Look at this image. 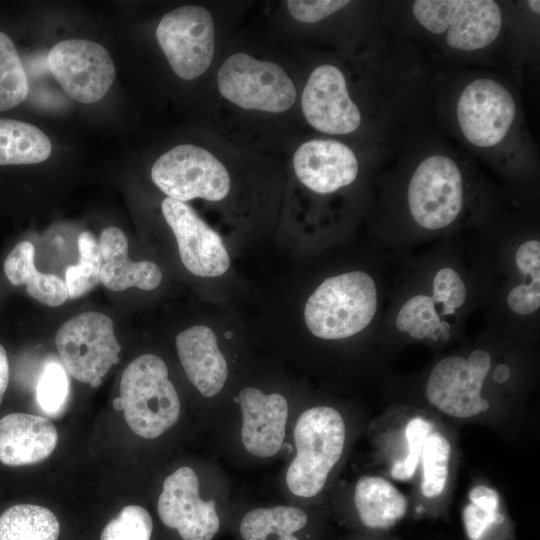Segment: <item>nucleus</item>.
Listing matches in <instances>:
<instances>
[{
    "label": "nucleus",
    "instance_id": "obj_12",
    "mask_svg": "<svg viewBox=\"0 0 540 540\" xmlns=\"http://www.w3.org/2000/svg\"><path fill=\"white\" fill-rule=\"evenodd\" d=\"M151 178L167 197L187 202L196 198L217 202L230 192L225 165L209 150L193 144L175 146L153 164Z\"/></svg>",
    "mask_w": 540,
    "mask_h": 540
},
{
    "label": "nucleus",
    "instance_id": "obj_9",
    "mask_svg": "<svg viewBox=\"0 0 540 540\" xmlns=\"http://www.w3.org/2000/svg\"><path fill=\"white\" fill-rule=\"evenodd\" d=\"M120 398L130 429L145 439L161 436L180 416V400L168 377L165 362L157 355L143 354L124 370Z\"/></svg>",
    "mask_w": 540,
    "mask_h": 540
},
{
    "label": "nucleus",
    "instance_id": "obj_18",
    "mask_svg": "<svg viewBox=\"0 0 540 540\" xmlns=\"http://www.w3.org/2000/svg\"><path fill=\"white\" fill-rule=\"evenodd\" d=\"M293 168L302 185L322 196L333 195L352 186L361 171L354 150L332 138L303 142L293 155Z\"/></svg>",
    "mask_w": 540,
    "mask_h": 540
},
{
    "label": "nucleus",
    "instance_id": "obj_29",
    "mask_svg": "<svg viewBox=\"0 0 540 540\" xmlns=\"http://www.w3.org/2000/svg\"><path fill=\"white\" fill-rule=\"evenodd\" d=\"M54 513L35 504H16L0 515V540H58Z\"/></svg>",
    "mask_w": 540,
    "mask_h": 540
},
{
    "label": "nucleus",
    "instance_id": "obj_19",
    "mask_svg": "<svg viewBox=\"0 0 540 540\" xmlns=\"http://www.w3.org/2000/svg\"><path fill=\"white\" fill-rule=\"evenodd\" d=\"M238 402L242 413L241 439L253 456L272 457L281 449L286 432L288 402L279 393L266 394L247 386L241 389Z\"/></svg>",
    "mask_w": 540,
    "mask_h": 540
},
{
    "label": "nucleus",
    "instance_id": "obj_26",
    "mask_svg": "<svg viewBox=\"0 0 540 540\" xmlns=\"http://www.w3.org/2000/svg\"><path fill=\"white\" fill-rule=\"evenodd\" d=\"M455 447L448 433L438 424L426 436L417 472L418 495L436 502L448 493Z\"/></svg>",
    "mask_w": 540,
    "mask_h": 540
},
{
    "label": "nucleus",
    "instance_id": "obj_31",
    "mask_svg": "<svg viewBox=\"0 0 540 540\" xmlns=\"http://www.w3.org/2000/svg\"><path fill=\"white\" fill-rule=\"evenodd\" d=\"M79 262L68 266L65 272V284L69 298H78L88 293L100 281L102 256L99 242L88 231L78 237Z\"/></svg>",
    "mask_w": 540,
    "mask_h": 540
},
{
    "label": "nucleus",
    "instance_id": "obj_32",
    "mask_svg": "<svg viewBox=\"0 0 540 540\" xmlns=\"http://www.w3.org/2000/svg\"><path fill=\"white\" fill-rule=\"evenodd\" d=\"M28 91L27 75L15 44L0 32V111L18 106Z\"/></svg>",
    "mask_w": 540,
    "mask_h": 540
},
{
    "label": "nucleus",
    "instance_id": "obj_30",
    "mask_svg": "<svg viewBox=\"0 0 540 540\" xmlns=\"http://www.w3.org/2000/svg\"><path fill=\"white\" fill-rule=\"evenodd\" d=\"M505 516L498 491L488 485L472 487L468 503L463 509L464 530L469 540H484L496 527L502 525Z\"/></svg>",
    "mask_w": 540,
    "mask_h": 540
},
{
    "label": "nucleus",
    "instance_id": "obj_38",
    "mask_svg": "<svg viewBox=\"0 0 540 540\" xmlns=\"http://www.w3.org/2000/svg\"><path fill=\"white\" fill-rule=\"evenodd\" d=\"M113 407H114L115 410H123L124 405H123V401H122V399L120 397L115 398L113 400Z\"/></svg>",
    "mask_w": 540,
    "mask_h": 540
},
{
    "label": "nucleus",
    "instance_id": "obj_8",
    "mask_svg": "<svg viewBox=\"0 0 540 540\" xmlns=\"http://www.w3.org/2000/svg\"><path fill=\"white\" fill-rule=\"evenodd\" d=\"M410 11L418 26L453 52L484 51L504 29V11L493 0H416Z\"/></svg>",
    "mask_w": 540,
    "mask_h": 540
},
{
    "label": "nucleus",
    "instance_id": "obj_10",
    "mask_svg": "<svg viewBox=\"0 0 540 540\" xmlns=\"http://www.w3.org/2000/svg\"><path fill=\"white\" fill-rule=\"evenodd\" d=\"M217 86L232 104L267 113L287 111L297 95L293 80L280 65L244 52L234 53L222 63Z\"/></svg>",
    "mask_w": 540,
    "mask_h": 540
},
{
    "label": "nucleus",
    "instance_id": "obj_6",
    "mask_svg": "<svg viewBox=\"0 0 540 540\" xmlns=\"http://www.w3.org/2000/svg\"><path fill=\"white\" fill-rule=\"evenodd\" d=\"M395 264L396 255L374 246L363 265L324 277L304 305L309 333L329 343L364 339L385 357L380 336Z\"/></svg>",
    "mask_w": 540,
    "mask_h": 540
},
{
    "label": "nucleus",
    "instance_id": "obj_3",
    "mask_svg": "<svg viewBox=\"0 0 540 540\" xmlns=\"http://www.w3.org/2000/svg\"><path fill=\"white\" fill-rule=\"evenodd\" d=\"M539 341L486 326L438 353L416 380L427 407L458 422H477L521 401L534 386Z\"/></svg>",
    "mask_w": 540,
    "mask_h": 540
},
{
    "label": "nucleus",
    "instance_id": "obj_34",
    "mask_svg": "<svg viewBox=\"0 0 540 540\" xmlns=\"http://www.w3.org/2000/svg\"><path fill=\"white\" fill-rule=\"evenodd\" d=\"M153 520L139 505H128L102 530L100 540H151Z\"/></svg>",
    "mask_w": 540,
    "mask_h": 540
},
{
    "label": "nucleus",
    "instance_id": "obj_24",
    "mask_svg": "<svg viewBox=\"0 0 540 540\" xmlns=\"http://www.w3.org/2000/svg\"><path fill=\"white\" fill-rule=\"evenodd\" d=\"M354 507L361 524L371 530H388L408 511V499L394 483L381 475L367 474L355 483Z\"/></svg>",
    "mask_w": 540,
    "mask_h": 540
},
{
    "label": "nucleus",
    "instance_id": "obj_36",
    "mask_svg": "<svg viewBox=\"0 0 540 540\" xmlns=\"http://www.w3.org/2000/svg\"><path fill=\"white\" fill-rule=\"evenodd\" d=\"M9 383V361L6 350L0 344V405Z\"/></svg>",
    "mask_w": 540,
    "mask_h": 540
},
{
    "label": "nucleus",
    "instance_id": "obj_20",
    "mask_svg": "<svg viewBox=\"0 0 540 540\" xmlns=\"http://www.w3.org/2000/svg\"><path fill=\"white\" fill-rule=\"evenodd\" d=\"M176 349L188 380L201 395L210 398L222 391L228 365L210 327L195 325L183 330L176 337Z\"/></svg>",
    "mask_w": 540,
    "mask_h": 540
},
{
    "label": "nucleus",
    "instance_id": "obj_4",
    "mask_svg": "<svg viewBox=\"0 0 540 540\" xmlns=\"http://www.w3.org/2000/svg\"><path fill=\"white\" fill-rule=\"evenodd\" d=\"M486 326L539 341L538 200L513 203L493 222L462 233Z\"/></svg>",
    "mask_w": 540,
    "mask_h": 540
},
{
    "label": "nucleus",
    "instance_id": "obj_22",
    "mask_svg": "<svg viewBox=\"0 0 540 540\" xmlns=\"http://www.w3.org/2000/svg\"><path fill=\"white\" fill-rule=\"evenodd\" d=\"M58 432L47 418L12 413L0 419V462L18 467L39 463L55 449Z\"/></svg>",
    "mask_w": 540,
    "mask_h": 540
},
{
    "label": "nucleus",
    "instance_id": "obj_15",
    "mask_svg": "<svg viewBox=\"0 0 540 540\" xmlns=\"http://www.w3.org/2000/svg\"><path fill=\"white\" fill-rule=\"evenodd\" d=\"M306 122L323 134L346 136L358 132L364 115L352 101L342 68L322 63L310 73L301 95Z\"/></svg>",
    "mask_w": 540,
    "mask_h": 540
},
{
    "label": "nucleus",
    "instance_id": "obj_11",
    "mask_svg": "<svg viewBox=\"0 0 540 540\" xmlns=\"http://www.w3.org/2000/svg\"><path fill=\"white\" fill-rule=\"evenodd\" d=\"M55 344L65 370L92 387L99 386L119 362L121 346L113 322L100 312H84L66 321L56 333Z\"/></svg>",
    "mask_w": 540,
    "mask_h": 540
},
{
    "label": "nucleus",
    "instance_id": "obj_14",
    "mask_svg": "<svg viewBox=\"0 0 540 540\" xmlns=\"http://www.w3.org/2000/svg\"><path fill=\"white\" fill-rule=\"evenodd\" d=\"M48 67L61 88L73 100L94 103L109 91L115 66L108 51L96 42L68 39L52 47Z\"/></svg>",
    "mask_w": 540,
    "mask_h": 540
},
{
    "label": "nucleus",
    "instance_id": "obj_25",
    "mask_svg": "<svg viewBox=\"0 0 540 540\" xmlns=\"http://www.w3.org/2000/svg\"><path fill=\"white\" fill-rule=\"evenodd\" d=\"M32 243L22 241L8 254L4 272L14 286L26 285L27 293L38 302L56 307L68 298L65 282L54 274L39 272L34 264Z\"/></svg>",
    "mask_w": 540,
    "mask_h": 540
},
{
    "label": "nucleus",
    "instance_id": "obj_5",
    "mask_svg": "<svg viewBox=\"0 0 540 540\" xmlns=\"http://www.w3.org/2000/svg\"><path fill=\"white\" fill-rule=\"evenodd\" d=\"M448 95V121L458 138L508 185L514 200H536L535 164L528 152L520 100L512 84L490 73L461 77Z\"/></svg>",
    "mask_w": 540,
    "mask_h": 540
},
{
    "label": "nucleus",
    "instance_id": "obj_35",
    "mask_svg": "<svg viewBox=\"0 0 540 540\" xmlns=\"http://www.w3.org/2000/svg\"><path fill=\"white\" fill-rule=\"evenodd\" d=\"M350 4L346 0H288L287 9L290 15L297 21L312 24L322 21Z\"/></svg>",
    "mask_w": 540,
    "mask_h": 540
},
{
    "label": "nucleus",
    "instance_id": "obj_13",
    "mask_svg": "<svg viewBox=\"0 0 540 540\" xmlns=\"http://www.w3.org/2000/svg\"><path fill=\"white\" fill-rule=\"evenodd\" d=\"M156 39L174 73L183 80L196 79L214 57L213 17L203 6H181L161 18Z\"/></svg>",
    "mask_w": 540,
    "mask_h": 540
},
{
    "label": "nucleus",
    "instance_id": "obj_21",
    "mask_svg": "<svg viewBox=\"0 0 540 540\" xmlns=\"http://www.w3.org/2000/svg\"><path fill=\"white\" fill-rule=\"evenodd\" d=\"M407 413L386 428L381 444L388 475L403 482L416 477L426 436L437 424L427 411L408 406Z\"/></svg>",
    "mask_w": 540,
    "mask_h": 540
},
{
    "label": "nucleus",
    "instance_id": "obj_1",
    "mask_svg": "<svg viewBox=\"0 0 540 540\" xmlns=\"http://www.w3.org/2000/svg\"><path fill=\"white\" fill-rule=\"evenodd\" d=\"M514 202L456 150L420 146L380 175L371 244L392 254L411 252L487 225Z\"/></svg>",
    "mask_w": 540,
    "mask_h": 540
},
{
    "label": "nucleus",
    "instance_id": "obj_33",
    "mask_svg": "<svg viewBox=\"0 0 540 540\" xmlns=\"http://www.w3.org/2000/svg\"><path fill=\"white\" fill-rule=\"evenodd\" d=\"M70 394V380L61 364L50 361L39 377L36 387V401L43 413L58 417L66 409Z\"/></svg>",
    "mask_w": 540,
    "mask_h": 540
},
{
    "label": "nucleus",
    "instance_id": "obj_28",
    "mask_svg": "<svg viewBox=\"0 0 540 540\" xmlns=\"http://www.w3.org/2000/svg\"><path fill=\"white\" fill-rule=\"evenodd\" d=\"M52 145L36 126L0 118V165L35 164L48 159Z\"/></svg>",
    "mask_w": 540,
    "mask_h": 540
},
{
    "label": "nucleus",
    "instance_id": "obj_23",
    "mask_svg": "<svg viewBox=\"0 0 540 540\" xmlns=\"http://www.w3.org/2000/svg\"><path fill=\"white\" fill-rule=\"evenodd\" d=\"M102 256L101 283L112 291L130 287L150 291L162 281L160 267L152 261H131L128 257V241L118 227L105 228L99 238Z\"/></svg>",
    "mask_w": 540,
    "mask_h": 540
},
{
    "label": "nucleus",
    "instance_id": "obj_27",
    "mask_svg": "<svg viewBox=\"0 0 540 540\" xmlns=\"http://www.w3.org/2000/svg\"><path fill=\"white\" fill-rule=\"evenodd\" d=\"M308 520L307 513L296 506L260 507L243 515L238 531L242 540H301L297 533Z\"/></svg>",
    "mask_w": 540,
    "mask_h": 540
},
{
    "label": "nucleus",
    "instance_id": "obj_37",
    "mask_svg": "<svg viewBox=\"0 0 540 540\" xmlns=\"http://www.w3.org/2000/svg\"><path fill=\"white\" fill-rule=\"evenodd\" d=\"M526 4H527L530 11H532L533 13L539 15L540 1H538V0H530V1H527Z\"/></svg>",
    "mask_w": 540,
    "mask_h": 540
},
{
    "label": "nucleus",
    "instance_id": "obj_7",
    "mask_svg": "<svg viewBox=\"0 0 540 540\" xmlns=\"http://www.w3.org/2000/svg\"><path fill=\"white\" fill-rule=\"evenodd\" d=\"M347 429L342 414L329 405L306 409L294 429L296 456L286 472L292 494L312 498L321 493L341 460Z\"/></svg>",
    "mask_w": 540,
    "mask_h": 540
},
{
    "label": "nucleus",
    "instance_id": "obj_2",
    "mask_svg": "<svg viewBox=\"0 0 540 540\" xmlns=\"http://www.w3.org/2000/svg\"><path fill=\"white\" fill-rule=\"evenodd\" d=\"M396 255L380 344L386 355L410 344L437 354L462 342L479 310L462 234Z\"/></svg>",
    "mask_w": 540,
    "mask_h": 540
},
{
    "label": "nucleus",
    "instance_id": "obj_17",
    "mask_svg": "<svg viewBox=\"0 0 540 540\" xmlns=\"http://www.w3.org/2000/svg\"><path fill=\"white\" fill-rule=\"evenodd\" d=\"M163 216L178 245L184 267L198 277H218L230 266V257L221 237L188 204L166 197Z\"/></svg>",
    "mask_w": 540,
    "mask_h": 540
},
{
    "label": "nucleus",
    "instance_id": "obj_16",
    "mask_svg": "<svg viewBox=\"0 0 540 540\" xmlns=\"http://www.w3.org/2000/svg\"><path fill=\"white\" fill-rule=\"evenodd\" d=\"M161 522L182 540H213L221 528L214 500L199 493V478L188 466L178 468L163 482L157 502Z\"/></svg>",
    "mask_w": 540,
    "mask_h": 540
}]
</instances>
